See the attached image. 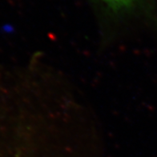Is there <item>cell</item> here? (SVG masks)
Instances as JSON below:
<instances>
[{"instance_id": "obj_2", "label": "cell", "mask_w": 157, "mask_h": 157, "mask_svg": "<svg viewBox=\"0 0 157 157\" xmlns=\"http://www.w3.org/2000/svg\"><path fill=\"white\" fill-rule=\"evenodd\" d=\"M0 157H11L2 147H0Z\"/></svg>"}, {"instance_id": "obj_1", "label": "cell", "mask_w": 157, "mask_h": 157, "mask_svg": "<svg viewBox=\"0 0 157 157\" xmlns=\"http://www.w3.org/2000/svg\"><path fill=\"white\" fill-rule=\"evenodd\" d=\"M108 8L114 12H122L130 10L139 0H101Z\"/></svg>"}]
</instances>
